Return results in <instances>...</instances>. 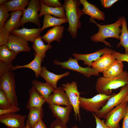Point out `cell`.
<instances>
[{
    "instance_id": "cell-11",
    "label": "cell",
    "mask_w": 128,
    "mask_h": 128,
    "mask_svg": "<svg viewBox=\"0 0 128 128\" xmlns=\"http://www.w3.org/2000/svg\"><path fill=\"white\" fill-rule=\"evenodd\" d=\"M26 115L13 113L0 115V122L8 128H25Z\"/></svg>"
},
{
    "instance_id": "cell-20",
    "label": "cell",
    "mask_w": 128,
    "mask_h": 128,
    "mask_svg": "<svg viewBox=\"0 0 128 128\" xmlns=\"http://www.w3.org/2000/svg\"><path fill=\"white\" fill-rule=\"evenodd\" d=\"M64 29V27L63 26L54 27L48 30L47 32L41 37V38L48 44H50L54 41L60 42L63 38Z\"/></svg>"
},
{
    "instance_id": "cell-6",
    "label": "cell",
    "mask_w": 128,
    "mask_h": 128,
    "mask_svg": "<svg viewBox=\"0 0 128 128\" xmlns=\"http://www.w3.org/2000/svg\"><path fill=\"white\" fill-rule=\"evenodd\" d=\"M128 94V84L122 87L119 92L115 93L107 101L105 105L96 114L100 119H105L109 113L114 108L120 104Z\"/></svg>"
},
{
    "instance_id": "cell-9",
    "label": "cell",
    "mask_w": 128,
    "mask_h": 128,
    "mask_svg": "<svg viewBox=\"0 0 128 128\" xmlns=\"http://www.w3.org/2000/svg\"><path fill=\"white\" fill-rule=\"evenodd\" d=\"M78 60L76 58L69 57L67 61L61 62L55 60L53 63L56 65L61 66L62 68L79 72L87 78H90L92 75L99 76V72L92 67L89 66L83 67L80 66L78 63Z\"/></svg>"
},
{
    "instance_id": "cell-45",
    "label": "cell",
    "mask_w": 128,
    "mask_h": 128,
    "mask_svg": "<svg viewBox=\"0 0 128 128\" xmlns=\"http://www.w3.org/2000/svg\"><path fill=\"white\" fill-rule=\"evenodd\" d=\"M128 102V94L123 100L121 103H125Z\"/></svg>"
},
{
    "instance_id": "cell-47",
    "label": "cell",
    "mask_w": 128,
    "mask_h": 128,
    "mask_svg": "<svg viewBox=\"0 0 128 128\" xmlns=\"http://www.w3.org/2000/svg\"><path fill=\"white\" fill-rule=\"evenodd\" d=\"M25 128H31L28 124L26 122V126Z\"/></svg>"
},
{
    "instance_id": "cell-4",
    "label": "cell",
    "mask_w": 128,
    "mask_h": 128,
    "mask_svg": "<svg viewBox=\"0 0 128 128\" xmlns=\"http://www.w3.org/2000/svg\"><path fill=\"white\" fill-rule=\"evenodd\" d=\"M9 71L0 76V89L5 93L11 105H19L16 92L15 74Z\"/></svg>"
},
{
    "instance_id": "cell-37",
    "label": "cell",
    "mask_w": 128,
    "mask_h": 128,
    "mask_svg": "<svg viewBox=\"0 0 128 128\" xmlns=\"http://www.w3.org/2000/svg\"><path fill=\"white\" fill-rule=\"evenodd\" d=\"M46 5L51 7H60L63 6L58 0H41Z\"/></svg>"
},
{
    "instance_id": "cell-34",
    "label": "cell",
    "mask_w": 128,
    "mask_h": 128,
    "mask_svg": "<svg viewBox=\"0 0 128 128\" xmlns=\"http://www.w3.org/2000/svg\"><path fill=\"white\" fill-rule=\"evenodd\" d=\"M11 105L5 93L0 89V109L7 108Z\"/></svg>"
},
{
    "instance_id": "cell-3",
    "label": "cell",
    "mask_w": 128,
    "mask_h": 128,
    "mask_svg": "<svg viewBox=\"0 0 128 128\" xmlns=\"http://www.w3.org/2000/svg\"><path fill=\"white\" fill-rule=\"evenodd\" d=\"M128 84V72L126 71L118 76L107 78L103 76L98 78L95 88L99 94L109 96L112 93V90Z\"/></svg>"
},
{
    "instance_id": "cell-5",
    "label": "cell",
    "mask_w": 128,
    "mask_h": 128,
    "mask_svg": "<svg viewBox=\"0 0 128 128\" xmlns=\"http://www.w3.org/2000/svg\"><path fill=\"white\" fill-rule=\"evenodd\" d=\"M115 93H113L108 96L99 93L91 98L80 96V107L86 111L95 114L100 110Z\"/></svg>"
},
{
    "instance_id": "cell-28",
    "label": "cell",
    "mask_w": 128,
    "mask_h": 128,
    "mask_svg": "<svg viewBox=\"0 0 128 128\" xmlns=\"http://www.w3.org/2000/svg\"><path fill=\"white\" fill-rule=\"evenodd\" d=\"M19 53L10 50L6 45L0 46V61L8 64H11Z\"/></svg>"
},
{
    "instance_id": "cell-44",
    "label": "cell",
    "mask_w": 128,
    "mask_h": 128,
    "mask_svg": "<svg viewBox=\"0 0 128 128\" xmlns=\"http://www.w3.org/2000/svg\"><path fill=\"white\" fill-rule=\"evenodd\" d=\"M32 128H47V127L44 122L42 119H41Z\"/></svg>"
},
{
    "instance_id": "cell-48",
    "label": "cell",
    "mask_w": 128,
    "mask_h": 128,
    "mask_svg": "<svg viewBox=\"0 0 128 128\" xmlns=\"http://www.w3.org/2000/svg\"><path fill=\"white\" fill-rule=\"evenodd\" d=\"M72 128H78V127L76 125H75L72 127Z\"/></svg>"
},
{
    "instance_id": "cell-36",
    "label": "cell",
    "mask_w": 128,
    "mask_h": 128,
    "mask_svg": "<svg viewBox=\"0 0 128 128\" xmlns=\"http://www.w3.org/2000/svg\"><path fill=\"white\" fill-rule=\"evenodd\" d=\"M20 110V108L18 106L12 105L7 108L0 109V115L11 113H16L19 111Z\"/></svg>"
},
{
    "instance_id": "cell-40",
    "label": "cell",
    "mask_w": 128,
    "mask_h": 128,
    "mask_svg": "<svg viewBox=\"0 0 128 128\" xmlns=\"http://www.w3.org/2000/svg\"><path fill=\"white\" fill-rule=\"evenodd\" d=\"M49 128H68V127L60 120L56 119L51 123Z\"/></svg>"
},
{
    "instance_id": "cell-41",
    "label": "cell",
    "mask_w": 128,
    "mask_h": 128,
    "mask_svg": "<svg viewBox=\"0 0 128 128\" xmlns=\"http://www.w3.org/2000/svg\"><path fill=\"white\" fill-rule=\"evenodd\" d=\"M92 114L95 119L96 123V128H110L105 124V120H101L94 113H92Z\"/></svg>"
},
{
    "instance_id": "cell-24",
    "label": "cell",
    "mask_w": 128,
    "mask_h": 128,
    "mask_svg": "<svg viewBox=\"0 0 128 128\" xmlns=\"http://www.w3.org/2000/svg\"><path fill=\"white\" fill-rule=\"evenodd\" d=\"M34 58L29 63L23 65H16L14 66L13 70L23 68H29L34 72L35 77L38 78L40 76L42 71L41 63L43 61L44 59L37 55L35 53H34Z\"/></svg>"
},
{
    "instance_id": "cell-10",
    "label": "cell",
    "mask_w": 128,
    "mask_h": 128,
    "mask_svg": "<svg viewBox=\"0 0 128 128\" xmlns=\"http://www.w3.org/2000/svg\"><path fill=\"white\" fill-rule=\"evenodd\" d=\"M128 102L121 103L109 113L105 118L106 125L110 128H120L119 122L126 115Z\"/></svg>"
},
{
    "instance_id": "cell-12",
    "label": "cell",
    "mask_w": 128,
    "mask_h": 128,
    "mask_svg": "<svg viewBox=\"0 0 128 128\" xmlns=\"http://www.w3.org/2000/svg\"><path fill=\"white\" fill-rule=\"evenodd\" d=\"M6 45L10 50L19 53L22 51L29 52L31 49L26 40L20 36L12 34L9 35Z\"/></svg>"
},
{
    "instance_id": "cell-8",
    "label": "cell",
    "mask_w": 128,
    "mask_h": 128,
    "mask_svg": "<svg viewBox=\"0 0 128 128\" xmlns=\"http://www.w3.org/2000/svg\"><path fill=\"white\" fill-rule=\"evenodd\" d=\"M77 83L74 81L67 82L62 84V87L67 95L70 103L73 107L75 118L77 120L78 117L81 120L80 113V93L78 89Z\"/></svg>"
},
{
    "instance_id": "cell-1",
    "label": "cell",
    "mask_w": 128,
    "mask_h": 128,
    "mask_svg": "<svg viewBox=\"0 0 128 128\" xmlns=\"http://www.w3.org/2000/svg\"><path fill=\"white\" fill-rule=\"evenodd\" d=\"M81 4L79 0H64L63 5L69 23L66 30L73 39L77 37L78 29L81 28L82 25L80 18L84 14L79 8Z\"/></svg>"
},
{
    "instance_id": "cell-27",
    "label": "cell",
    "mask_w": 128,
    "mask_h": 128,
    "mask_svg": "<svg viewBox=\"0 0 128 128\" xmlns=\"http://www.w3.org/2000/svg\"><path fill=\"white\" fill-rule=\"evenodd\" d=\"M124 66L122 62L116 59L103 73V76L107 78L118 76L123 71Z\"/></svg>"
},
{
    "instance_id": "cell-21",
    "label": "cell",
    "mask_w": 128,
    "mask_h": 128,
    "mask_svg": "<svg viewBox=\"0 0 128 128\" xmlns=\"http://www.w3.org/2000/svg\"><path fill=\"white\" fill-rule=\"evenodd\" d=\"M32 86L46 101L53 93L55 89L49 83L43 82L36 80L32 82Z\"/></svg>"
},
{
    "instance_id": "cell-29",
    "label": "cell",
    "mask_w": 128,
    "mask_h": 128,
    "mask_svg": "<svg viewBox=\"0 0 128 128\" xmlns=\"http://www.w3.org/2000/svg\"><path fill=\"white\" fill-rule=\"evenodd\" d=\"M52 47L50 44L45 45L41 36L36 39L32 45V48L36 55L43 59L46 56V52Z\"/></svg>"
},
{
    "instance_id": "cell-7",
    "label": "cell",
    "mask_w": 128,
    "mask_h": 128,
    "mask_svg": "<svg viewBox=\"0 0 128 128\" xmlns=\"http://www.w3.org/2000/svg\"><path fill=\"white\" fill-rule=\"evenodd\" d=\"M41 10L40 0H30L27 7L23 10L20 22V26L23 27L25 23L31 22L40 27L41 25L38 13Z\"/></svg>"
},
{
    "instance_id": "cell-22",
    "label": "cell",
    "mask_w": 128,
    "mask_h": 128,
    "mask_svg": "<svg viewBox=\"0 0 128 128\" xmlns=\"http://www.w3.org/2000/svg\"><path fill=\"white\" fill-rule=\"evenodd\" d=\"M70 74L69 72L67 71L61 74H56L48 71L46 67L44 66L42 67V71L40 76L55 89L57 87V83L59 80L64 77L67 76Z\"/></svg>"
},
{
    "instance_id": "cell-46",
    "label": "cell",
    "mask_w": 128,
    "mask_h": 128,
    "mask_svg": "<svg viewBox=\"0 0 128 128\" xmlns=\"http://www.w3.org/2000/svg\"><path fill=\"white\" fill-rule=\"evenodd\" d=\"M9 0H0V5L3 4L7 2Z\"/></svg>"
},
{
    "instance_id": "cell-18",
    "label": "cell",
    "mask_w": 128,
    "mask_h": 128,
    "mask_svg": "<svg viewBox=\"0 0 128 128\" xmlns=\"http://www.w3.org/2000/svg\"><path fill=\"white\" fill-rule=\"evenodd\" d=\"M42 31L41 28L28 29L23 27L19 29H14L11 34L20 36L27 41L33 43L37 38L41 37V33Z\"/></svg>"
},
{
    "instance_id": "cell-23",
    "label": "cell",
    "mask_w": 128,
    "mask_h": 128,
    "mask_svg": "<svg viewBox=\"0 0 128 128\" xmlns=\"http://www.w3.org/2000/svg\"><path fill=\"white\" fill-rule=\"evenodd\" d=\"M29 98L26 108L29 110L34 107L42 108L46 102L45 100L36 91L32 86L29 91Z\"/></svg>"
},
{
    "instance_id": "cell-38",
    "label": "cell",
    "mask_w": 128,
    "mask_h": 128,
    "mask_svg": "<svg viewBox=\"0 0 128 128\" xmlns=\"http://www.w3.org/2000/svg\"><path fill=\"white\" fill-rule=\"evenodd\" d=\"M14 66L12 64H8L0 61V76L9 71H12Z\"/></svg>"
},
{
    "instance_id": "cell-13",
    "label": "cell",
    "mask_w": 128,
    "mask_h": 128,
    "mask_svg": "<svg viewBox=\"0 0 128 128\" xmlns=\"http://www.w3.org/2000/svg\"><path fill=\"white\" fill-rule=\"evenodd\" d=\"M114 50L112 49L105 47L90 54H81L74 53L73 55L78 60L83 61L84 64L91 67V66L92 63L97 60L102 55L107 53H112Z\"/></svg>"
},
{
    "instance_id": "cell-16",
    "label": "cell",
    "mask_w": 128,
    "mask_h": 128,
    "mask_svg": "<svg viewBox=\"0 0 128 128\" xmlns=\"http://www.w3.org/2000/svg\"><path fill=\"white\" fill-rule=\"evenodd\" d=\"M110 52L106 53L92 63V67L103 73L116 60Z\"/></svg>"
},
{
    "instance_id": "cell-26",
    "label": "cell",
    "mask_w": 128,
    "mask_h": 128,
    "mask_svg": "<svg viewBox=\"0 0 128 128\" xmlns=\"http://www.w3.org/2000/svg\"><path fill=\"white\" fill-rule=\"evenodd\" d=\"M29 110L26 122L32 128L39 120L42 119L44 110L42 108L37 107L32 108Z\"/></svg>"
},
{
    "instance_id": "cell-19",
    "label": "cell",
    "mask_w": 128,
    "mask_h": 128,
    "mask_svg": "<svg viewBox=\"0 0 128 128\" xmlns=\"http://www.w3.org/2000/svg\"><path fill=\"white\" fill-rule=\"evenodd\" d=\"M23 10L12 12L10 14V17L5 23L4 28L9 34L12 31L18 29L21 26L20 22Z\"/></svg>"
},
{
    "instance_id": "cell-25",
    "label": "cell",
    "mask_w": 128,
    "mask_h": 128,
    "mask_svg": "<svg viewBox=\"0 0 128 128\" xmlns=\"http://www.w3.org/2000/svg\"><path fill=\"white\" fill-rule=\"evenodd\" d=\"M41 10L38 14L39 18L46 14L53 15L55 17L60 18H66L65 9L62 6L60 7H48L40 0Z\"/></svg>"
},
{
    "instance_id": "cell-42",
    "label": "cell",
    "mask_w": 128,
    "mask_h": 128,
    "mask_svg": "<svg viewBox=\"0 0 128 128\" xmlns=\"http://www.w3.org/2000/svg\"><path fill=\"white\" fill-rule=\"evenodd\" d=\"M118 1V0H101L100 2L104 7L108 9Z\"/></svg>"
},
{
    "instance_id": "cell-15",
    "label": "cell",
    "mask_w": 128,
    "mask_h": 128,
    "mask_svg": "<svg viewBox=\"0 0 128 128\" xmlns=\"http://www.w3.org/2000/svg\"><path fill=\"white\" fill-rule=\"evenodd\" d=\"M49 107L54 117L66 124L69 120L70 114L73 109L72 106L63 107L50 104H49Z\"/></svg>"
},
{
    "instance_id": "cell-43",
    "label": "cell",
    "mask_w": 128,
    "mask_h": 128,
    "mask_svg": "<svg viewBox=\"0 0 128 128\" xmlns=\"http://www.w3.org/2000/svg\"><path fill=\"white\" fill-rule=\"evenodd\" d=\"M122 128H128V102L126 113L123 119Z\"/></svg>"
},
{
    "instance_id": "cell-14",
    "label": "cell",
    "mask_w": 128,
    "mask_h": 128,
    "mask_svg": "<svg viewBox=\"0 0 128 128\" xmlns=\"http://www.w3.org/2000/svg\"><path fill=\"white\" fill-rule=\"evenodd\" d=\"M49 104L66 106H72L69 98L62 87H57L52 94L46 101Z\"/></svg>"
},
{
    "instance_id": "cell-17",
    "label": "cell",
    "mask_w": 128,
    "mask_h": 128,
    "mask_svg": "<svg viewBox=\"0 0 128 128\" xmlns=\"http://www.w3.org/2000/svg\"><path fill=\"white\" fill-rule=\"evenodd\" d=\"M83 8L82 10L84 14L90 16L91 18L99 20L105 21L104 13L101 11L95 5L90 3L86 0H79Z\"/></svg>"
},
{
    "instance_id": "cell-31",
    "label": "cell",
    "mask_w": 128,
    "mask_h": 128,
    "mask_svg": "<svg viewBox=\"0 0 128 128\" xmlns=\"http://www.w3.org/2000/svg\"><path fill=\"white\" fill-rule=\"evenodd\" d=\"M122 31L119 37L120 41L117 44V47L122 46L125 49V54H128V30L127 23L124 16L122 17Z\"/></svg>"
},
{
    "instance_id": "cell-32",
    "label": "cell",
    "mask_w": 128,
    "mask_h": 128,
    "mask_svg": "<svg viewBox=\"0 0 128 128\" xmlns=\"http://www.w3.org/2000/svg\"><path fill=\"white\" fill-rule=\"evenodd\" d=\"M29 0H13L5 3L3 4L7 8L8 11L13 12L23 10L26 6L28 5Z\"/></svg>"
},
{
    "instance_id": "cell-33",
    "label": "cell",
    "mask_w": 128,
    "mask_h": 128,
    "mask_svg": "<svg viewBox=\"0 0 128 128\" xmlns=\"http://www.w3.org/2000/svg\"><path fill=\"white\" fill-rule=\"evenodd\" d=\"M10 16L6 6L3 4L0 5V27H4L5 23Z\"/></svg>"
},
{
    "instance_id": "cell-39",
    "label": "cell",
    "mask_w": 128,
    "mask_h": 128,
    "mask_svg": "<svg viewBox=\"0 0 128 128\" xmlns=\"http://www.w3.org/2000/svg\"><path fill=\"white\" fill-rule=\"evenodd\" d=\"M112 54L116 59L121 61H126L128 62V54H122L117 52L115 50Z\"/></svg>"
},
{
    "instance_id": "cell-2",
    "label": "cell",
    "mask_w": 128,
    "mask_h": 128,
    "mask_svg": "<svg viewBox=\"0 0 128 128\" xmlns=\"http://www.w3.org/2000/svg\"><path fill=\"white\" fill-rule=\"evenodd\" d=\"M90 22L94 23L99 28L97 32L90 37V39L93 42H100L109 47H112L110 43L105 40L106 38H113L119 40L120 33L122 31L120 27L122 26V17H119L115 23L107 25H101L98 23L94 19L91 18L89 19Z\"/></svg>"
},
{
    "instance_id": "cell-30",
    "label": "cell",
    "mask_w": 128,
    "mask_h": 128,
    "mask_svg": "<svg viewBox=\"0 0 128 128\" xmlns=\"http://www.w3.org/2000/svg\"><path fill=\"white\" fill-rule=\"evenodd\" d=\"M44 16L43 24L41 28L42 31L48 27L61 26L63 23L68 22L67 18H57L49 14H46Z\"/></svg>"
},
{
    "instance_id": "cell-35",
    "label": "cell",
    "mask_w": 128,
    "mask_h": 128,
    "mask_svg": "<svg viewBox=\"0 0 128 128\" xmlns=\"http://www.w3.org/2000/svg\"><path fill=\"white\" fill-rule=\"evenodd\" d=\"M10 34L4 27H0V46L6 45L7 43Z\"/></svg>"
}]
</instances>
